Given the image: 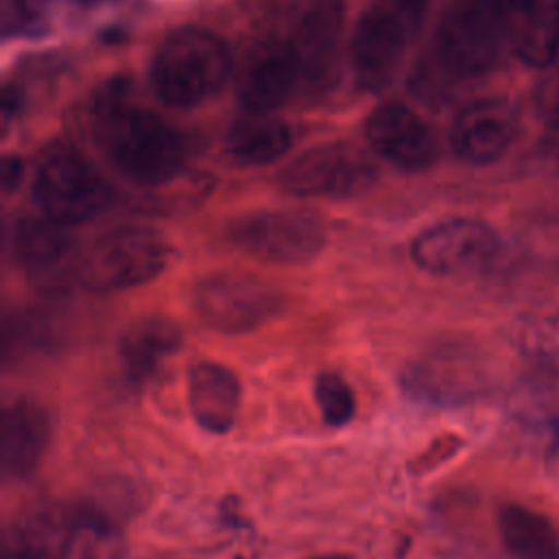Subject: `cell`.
<instances>
[{
	"instance_id": "1",
	"label": "cell",
	"mask_w": 559,
	"mask_h": 559,
	"mask_svg": "<svg viewBox=\"0 0 559 559\" xmlns=\"http://www.w3.org/2000/svg\"><path fill=\"white\" fill-rule=\"evenodd\" d=\"M92 118L103 153L131 181L159 183L181 168L183 138L157 114L133 105L124 83L103 90Z\"/></svg>"
},
{
	"instance_id": "2",
	"label": "cell",
	"mask_w": 559,
	"mask_h": 559,
	"mask_svg": "<svg viewBox=\"0 0 559 559\" xmlns=\"http://www.w3.org/2000/svg\"><path fill=\"white\" fill-rule=\"evenodd\" d=\"M509 52L496 0H456L439 22L432 48L417 66L419 94L439 98L452 87L483 76Z\"/></svg>"
},
{
	"instance_id": "3",
	"label": "cell",
	"mask_w": 559,
	"mask_h": 559,
	"mask_svg": "<svg viewBox=\"0 0 559 559\" xmlns=\"http://www.w3.org/2000/svg\"><path fill=\"white\" fill-rule=\"evenodd\" d=\"M231 74V57L223 39L203 28H179L155 50L151 83L170 107H194L214 96Z\"/></svg>"
},
{
	"instance_id": "4",
	"label": "cell",
	"mask_w": 559,
	"mask_h": 559,
	"mask_svg": "<svg viewBox=\"0 0 559 559\" xmlns=\"http://www.w3.org/2000/svg\"><path fill=\"white\" fill-rule=\"evenodd\" d=\"M430 0H373L358 17L349 57L358 83L380 90L395 76Z\"/></svg>"
},
{
	"instance_id": "5",
	"label": "cell",
	"mask_w": 559,
	"mask_h": 559,
	"mask_svg": "<svg viewBox=\"0 0 559 559\" xmlns=\"http://www.w3.org/2000/svg\"><path fill=\"white\" fill-rule=\"evenodd\" d=\"M33 194L44 216L61 223H83L96 216L111 199L100 173L72 146H50L35 170Z\"/></svg>"
},
{
	"instance_id": "6",
	"label": "cell",
	"mask_w": 559,
	"mask_h": 559,
	"mask_svg": "<svg viewBox=\"0 0 559 559\" xmlns=\"http://www.w3.org/2000/svg\"><path fill=\"white\" fill-rule=\"evenodd\" d=\"M168 260L164 238L148 227H120L100 236L79 258V282L109 293L140 286L157 277Z\"/></svg>"
},
{
	"instance_id": "7",
	"label": "cell",
	"mask_w": 559,
	"mask_h": 559,
	"mask_svg": "<svg viewBox=\"0 0 559 559\" xmlns=\"http://www.w3.org/2000/svg\"><path fill=\"white\" fill-rule=\"evenodd\" d=\"M227 234L247 255L275 264L312 260L325 242L321 218L308 210L295 207L245 214L229 225Z\"/></svg>"
},
{
	"instance_id": "8",
	"label": "cell",
	"mask_w": 559,
	"mask_h": 559,
	"mask_svg": "<svg viewBox=\"0 0 559 559\" xmlns=\"http://www.w3.org/2000/svg\"><path fill=\"white\" fill-rule=\"evenodd\" d=\"M413 260L435 275H472L502 253L500 234L476 218H450L424 229L411 247Z\"/></svg>"
},
{
	"instance_id": "9",
	"label": "cell",
	"mask_w": 559,
	"mask_h": 559,
	"mask_svg": "<svg viewBox=\"0 0 559 559\" xmlns=\"http://www.w3.org/2000/svg\"><path fill=\"white\" fill-rule=\"evenodd\" d=\"M282 297L264 282L240 273H216L194 288V308L214 330L240 334L280 312Z\"/></svg>"
},
{
	"instance_id": "10",
	"label": "cell",
	"mask_w": 559,
	"mask_h": 559,
	"mask_svg": "<svg viewBox=\"0 0 559 559\" xmlns=\"http://www.w3.org/2000/svg\"><path fill=\"white\" fill-rule=\"evenodd\" d=\"M371 162L347 144H323L301 153L277 177V186L297 197H347L373 181Z\"/></svg>"
},
{
	"instance_id": "11",
	"label": "cell",
	"mask_w": 559,
	"mask_h": 559,
	"mask_svg": "<svg viewBox=\"0 0 559 559\" xmlns=\"http://www.w3.org/2000/svg\"><path fill=\"white\" fill-rule=\"evenodd\" d=\"M343 22L345 9L341 0H310L301 11L290 48L306 90H325L334 79Z\"/></svg>"
},
{
	"instance_id": "12",
	"label": "cell",
	"mask_w": 559,
	"mask_h": 559,
	"mask_svg": "<svg viewBox=\"0 0 559 559\" xmlns=\"http://www.w3.org/2000/svg\"><path fill=\"white\" fill-rule=\"evenodd\" d=\"M371 148L402 170H424L439 153L432 129L406 105L384 103L365 122Z\"/></svg>"
},
{
	"instance_id": "13",
	"label": "cell",
	"mask_w": 559,
	"mask_h": 559,
	"mask_svg": "<svg viewBox=\"0 0 559 559\" xmlns=\"http://www.w3.org/2000/svg\"><path fill=\"white\" fill-rule=\"evenodd\" d=\"M518 135V114L502 98H480L465 105L450 131L454 153L469 164H493L509 153Z\"/></svg>"
},
{
	"instance_id": "14",
	"label": "cell",
	"mask_w": 559,
	"mask_h": 559,
	"mask_svg": "<svg viewBox=\"0 0 559 559\" xmlns=\"http://www.w3.org/2000/svg\"><path fill=\"white\" fill-rule=\"evenodd\" d=\"M507 48L531 68L559 57V0H496Z\"/></svg>"
},
{
	"instance_id": "15",
	"label": "cell",
	"mask_w": 559,
	"mask_h": 559,
	"mask_svg": "<svg viewBox=\"0 0 559 559\" xmlns=\"http://www.w3.org/2000/svg\"><path fill=\"white\" fill-rule=\"evenodd\" d=\"M50 441V419L41 406L13 400L0 419V469L4 478H24L35 472Z\"/></svg>"
},
{
	"instance_id": "16",
	"label": "cell",
	"mask_w": 559,
	"mask_h": 559,
	"mask_svg": "<svg viewBox=\"0 0 559 559\" xmlns=\"http://www.w3.org/2000/svg\"><path fill=\"white\" fill-rule=\"evenodd\" d=\"M297 87H304L301 70L290 44L260 50L238 81V100L251 114H273Z\"/></svg>"
},
{
	"instance_id": "17",
	"label": "cell",
	"mask_w": 559,
	"mask_h": 559,
	"mask_svg": "<svg viewBox=\"0 0 559 559\" xmlns=\"http://www.w3.org/2000/svg\"><path fill=\"white\" fill-rule=\"evenodd\" d=\"M15 249L22 266L39 284L57 286L70 271L79 273V260H74V245L66 234V225L50 218L22 221Z\"/></svg>"
},
{
	"instance_id": "18",
	"label": "cell",
	"mask_w": 559,
	"mask_h": 559,
	"mask_svg": "<svg viewBox=\"0 0 559 559\" xmlns=\"http://www.w3.org/2000/svg\"><path fill=\"white\" fill-rule=\"evenodd\" d=\"M188 406L194 421L212 435L231 430L240 408V382L221 362H197L188 371Z\"/></svg>"
},
{
	"instance_id": "19",
	"label": "cell",
	"mask_w": 559,
	"mask_h": 559,
	"mask_svg": "<svg viewBox=\"0 0 559 559\" xmlns=\"http://www.w3.org/2000/svg\"><path fill=\"white\" fill-rule=\"evenodd\" d=\"M37 535L55 559H122L124 544L120 531L96 513H74Z\"/></svg>"
},
{
	"instance_id": "20",
	"label": "cell",
	"mask_w": 559,
	"mask_h": 559,
	"mask_svg": "<svg viewBox=\"0 0 559 559\" xmlns=\"http://www.w3.org/2000/svg\"><path fill=\"white\" fill-rule=\"evenodd\" d=\"M227 153L240 166H264L290 146V129L273 114L247 111L227 131Z\"/></svg>"
},
{
	"instance_id": "21",
	"label": "cell",
	"mask_w": 559,
	"mask_h": 559,
	"mask_svg": "<svg viewBox=\"0 0 559 559\" xmlns=\"http://www.w3.org/2000/svg\"><path fill=\"white\" fill-rule=\"evenodd\" d=\"M498 533L515 559H559L557 526L531 507L504 504L498 513Z\"/></svg>"
},
{
	"instance_id": "22",
	"label": "cell",
	"mask_w": 559,
	"mask_h": 559,
	"mask_svg": "<svg viewBox=\"0 0 559 559\" xmlns=\"http://www.w3.org/2000/svg\"><path fill=\"white\" fill-rule=\"evenodd\" d=\"M179 345V328L164 317L135 321L120 341V358L133 382H144Z\"/></svg>"
},
{
	"instance_id": "23",
	"label": "cell",
	"mask_w": 559,
	"mask_h": 559,
	"mask_svg": "<svg viewBox=\"0 0 559 559\" xmlns=\"http://www.w3.org/2000/svg\"><path fill=\"white\" fill-rule=\"evenodd\" d=\"M515 402L526 424L559 450V369L535 365L520 382Z\"/></svg>"
},
{
	"instance_id": "24",
	"label": "cell",
	"mask_w": 559,
	"mask_h": 559,
	"mask_svg": "<svg viewBox=\"0 0 559 559\" xmlns=\"http://www.w3.org/2000/svg\"><path fill=\"white\" fill-rule=\"evenodd\" d=\"M518 343L535 365L559 369V310L526 321L520 328Z\"/></svg>"
},
{
	"instance_id": "25",
	"label": "cell",
	"mask_w": 559,
	"mask_h": 559,
	"mask_svg": "<svg viewBox=\"0 0 559 559\" xmlns=\"http://www.w3.org/2000/svg\"><path fill=\"white\" fill-rule=\"evenodd\" d=\"M314 402L328 426H345L356 415V395L347 380L334 371L319 373L314 380Z\"/></svg>"
},
{
	"instance_id": "26",
	"label": "cell",
	"mask_w": 559,
	"mask_h": 559,
	"mask_svg": "<svg viewBox=\"0 0 559 559\" xmlns=\"http://www.w3.org/2000/svg\"><path fill=\"white\" fill-rule=\"evenodd\" d=\"M2 559H55L50 550L39 542L37 535L15 533L13 537L4 539Z\"/></svg>"
},
{
	"instance_id": "27",
	"label": "cell",
	"mask_w": 559,
	"mask_h": 559,
	"mask_svg": "<svg viewBox=\"0 0 559 559\" xmlns=\"http://www.w3.org/2000/svg\"><path fill=\"white\" fill-rule=\"evenodd\" d=\"M22 162L17 157H7L2 162V188L13 190L22 179Z\"/></svg>"
},
{
	"instance_id": "28",
	"label": "cell",
	"mask_w": 559,
	"mask_h": 559,
	"mask_svg": "<svg viewBox=\"0 0 559 559\" xmlns=\"http://www.w3.org/2000/svg\"><path fill=\"white\" fill-rule=\"evenodd\" d=\"M308 559H352L347 555H317V557H308Z\"/></svg>"
}]
</instances>
